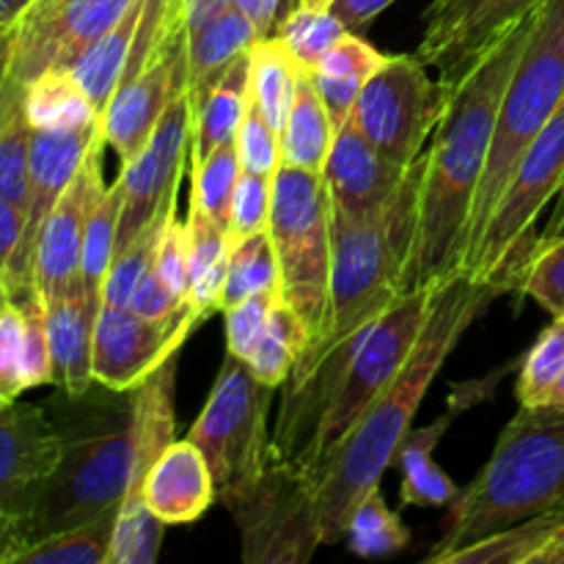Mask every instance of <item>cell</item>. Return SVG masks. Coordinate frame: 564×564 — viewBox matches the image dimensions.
Masks as SVG:
<instances>
[{
	"mask_svg": "<svg viewBox=\"0 0 564 564\" xmlns=\"http://www.w3.org/2000/svg\"><path fill=\"white\" fill-rule=\"evenodd\" d=\"M273 391V386L262 383L246 361L226 352L207 405L187 433L207 455L218 501L242 494L262 477L273 444L268 433Z\"/></svg>",
	"mask_w": 564,
	"mask_h": 564,
	"instance_id": "8",
	"label": "cell"
},
{
	"mask_svg": "<svg viewBox=\"0 0 564 564\" xmlns=\"http://www.w3.org/2000/svg\"><path fill=\"white\" fill-rule=\"evenodd\" d=\"M345 540L352 554L358 556H389L408 549L411 532L400 521V516L386 507L383 496L375 488L364 496L361 505L352 512Z\"/></svg>",
	"mask_w": 564,
	"mask_h": 564,
	"instance_id": "40",
	"label": "cell"
},
{
	"mask_svg": "<svg viewBox=\"0 0 564 564\" xmlns=\"http://www.w3.org/2000/svg\"><path fill=\"white\" fill-rule=\"evenodd\" d=\"M44 411L66 438L61 466L33 499L31 512L0 562L14 564L25 545L55 532L86 527L119 510L132 479V391L94 383L83 394L58 389Z\"/></svg>",
	"mask_w": 564,
	"mask_h": 564,
	"instance_id": "3",
	"label": "cell"
},
{
	"mask_svg": "<svg viewBox=\"0 0 564 564\" xmlns=\"http://www.w3.org/2000/svg\"><path fill=\"white\" fill-rule=\"evenodd\" d=\"M25 237V215L11 204L0 202V275L9 273Z\"/></svg>",
	"mask_w": 564,
	"mask_h": 564,
	"instance_id": "50",
	"label": "cell"
},
{
	"mask_svg": "<svg viewBox=\"0 0 564 564\" xmlns=\"http://www.w3.org/2000/svg\"><path fill=\"white\" fill-rule=\"evenodd\" d=\"M438 564H564V501L543 516L452 551Z\"/></svg>",
	"mask_w": 564,
	"mask_h": 564,
	"instance_id": "26",
	"label": "cell"
},
{
	"mask_svg": "<svg viewBox=\"0 0 564 564\" xmlns=\"http://www.w3.org/2000/svg\"><path fill=\"white\" fill-rule=\"evenodd\" d=\"M270 213H273V176H259L242 171L240 182H237L235 202H231V246L259 235V231H268Z\"/></svg>",
	"mask_w": 564,
	"mask_h": 564,
	"instance_id": "45",
	"label": "cell"
},
{
	"mask_svg": "<svg viewBox=\"0 0 564 564\" xmlns=\"http://www.w3.org/2000/svg\"><path fill=\"white\" fill-rule=\"evenodd\" d=\"M391 3H394V0H336V3L330 6V11L345 22L347 31H361V28H367L375 17L383 14Z\"/></svg>",
	"mask_w": 564,
	"mask_h": 564,
	"instance_id": "51",
	"label": "cell"
},
{
	"mask_svg": "<svg viewBox=\"0 0 564 564\" xmlns=\"http://www.w3.org/2000/svg\"><path fill=\"white\" fill-rule=\"evenodd\" d=\"M501 292H507L505 286L477 281L463 270L446 279L402 372L352 424L350 433L308 471L317 494L323 545L345 540L356 507L369 490L378 488L386 468L394 463L402 438L411 433L413 416L435 375L441 372L468 325Z\"/></svg>",
	"mask_w": 564,
	"mask_h": 564,
	"instance_id": "2",
	"label": "cell"
},
{
	"mask_svg": "<svg viewBox=\"0 0 564 564\" xmlns=\"http://www.w3.org/2000/svg\"><path fill=\"white\" fill-rule=\"evenodd\" d=\"M562 501L564 411L521 405L482 471L446 507L441 538L424 562L438 564L452 551L543 516Z\"/></svg>",
	"mask_w": 564,
	"mask_h": 564,
	"instance_id": "4",
	"label": "cell"
},
{
	"mask_svg": "<svg viewBox=\"0 0 564 564\" xmlns=\"http://www.w3.org/2000/svg\"><path fill=\"white\" fill-rule=\"evenodd\" d=\"M545 408H562V411H564V375H562L560 383H556L554 394H551L549 405H545Z\"/></svg>",
	"mask_w": 564,
	"mask_h": 564,
	"instance_id": "55",
	"label": "cell"
},
{
	"mask_svg": "<svg viewBox=\"0 0 564 564\" xmlns=\"http://www.w3.org/2000/svg\"><path fill=\"white\" fill-rule=\"evenodd\" d=\"M301 66L292 58L286 44L279 36L257 39L251 47V97L268 116L273 130H284L286 116H290L292 102L297 94V80H301Z\"/></svg>",
	"mask_w": 564,
	"mask_h": 564,
	"instance_id": "33",
	"label": "cell"
},
{
	"mask_svg": "<svg viewBox=\"0 0 564 564\" xmlns=\"http://www.w3.org/2000/svg\"><path fill=\"white\" fill-rule=\"evenodd\" d=\"M235 143L242 171L259 176H275L281 165V138L253 97L248 99L246 116L237 127Z\"/></svg>",
	"mask_w": 564,
	"mask_h": 564,
	"instance_id": "44",
	"label": "cell"
},
{
	"mask_svg": "<svg viewBox=\"0 0 564 564\" xmlns=\"http://www.w3.org/2000/svg\"><path fill=\"white\" fill-rule=\"evenodd\" d=\"M135 0H33L3 42L0 80L31 86L53 69H69Z\"/></svg>",
	"mask_w": 564,
	"mask_h": 564,
	"instance_id": "13",
	"label": "cell"
},
{
	"mask_svg": "<svg viewBox=\"0 0 564 564\" xmlns=\"http://www.w3.org/2000/svg\"><path fill=\"white\" fill-rule=\"evenodd\" d=\"M119 510L105 512L86 527L55 532L50 538L25 545L14 564H110V543Z\"/></svg>",
	"mask_w": 564,
	"mask_h": 564,
	"instance_id": "35",
	"label": "cell"
},
{
	"mask_svg": "<svg viewBox=\"0 0 564 564\" xmlns=\"http://www.w3.org/2000/svg\"><path fill=\"white\" fill-rule=\"evenodd\" d=\"M66 438L47 411L0 400V551L20 534L44 479L55 474Z\"/></svg>",
	"mask_w": 564,
	"mask_h": 564,
	"instance_id": "14",
	"label": "cell"
},
{
	"mask_svg": "<svg viewBox=\"0 0 564 564\" xmlns=\"http://www.w3.org/2000/svg\"><path fill=\"white\" fill-rule=\"evenodd\" d=\"M174 213L176 204L163 215V218L149 224L124 251L116 253L113 264H110L108 275H105L102 306H130L138 281H141L143 275H147V270L158 262L160 240H163L165 224H169V218Z\"/></svg>",
	"mask_w": 564,
	"mask_h": 564,
	"instance_id": "42",
	"label": "cell"
},
{
	"mask_svg": "<svg viewBox=\"0 0 564 564\" xmlns=\"http://www.w3.org/2000/svg\"><path fill=\"white\" fill-rule=\"evenodd\" d=\"M196 325L202 317L193 308L174 323H152L130 306H102L94 328V380L113 391H132L171 352L182 350Z\"/></svg>",
	"mask_w": 564,
	"mask_h": 564,
	"instance_id": "18",
	"label": "cell"
},
{
	"mask_svg": "<svg viewBox=\"0 0 564 564\" xmlns=\"http://www.w3.org/2000/svg\"><path fill=\"white\" fill-rule=\"evenodd\" d=\"M297 6H306V9H330L336 0H295Z\"/></svg>",
	"mask_w": 564,
	"mask_h": 564,
	"instance_id": "56",
	"label": "cell"
},
{
	"mask_svg": "<svg viewBox=\"0 0 564 564\" xmlns=\"http://www.w3.org/2000/svg\"><path fill=\"white\" fill-rule=\"evenodd\" d=\"M143 3H147V0H135V3L127 9V14L69 66L75 80L80 83V86L86 88L88 97H91L99 116L105 113L108 102L113 99L116 88H119L121 83V75H124L127 69L132 44H135L138 25H141Z\"/></svg>",
	"mask_w": 564,
	"mask_h": 564,
	"instance_id": "31",
	"label": "cell"
},
{
	"mask_svg": "<svg viewBox=\"0 0 564 564\" xmlns=\"http://www.w3.org/2000/svg\"><path fill=\"white\" fill-rule=\"evenodd\" d=\"M564 375V317H554V323L540 334L532 350L521 358V375H518V402L523 408H545L556 383Z\"/></svg>",
	"mask_w": 564,
	"mask_h": 564,
	"instance_id": "41",
	"label": "cell"
},
{
	"mask_svg": "<svg viewBox=\"0 0 564 564\" xmlns=\"http://www.w3.org/2000/svg\"><path fill=\"white\" fill-rule=\"evenodd\" d=\"M182 91H187V31L180 14L163 47L135 75L121 77L102 113L105 143L113 147L121 165L147 147L169 105Z\"/></svg>",
	"mask_w": 564,
	"mask_h": 564,
	"instance_id": "17",
	"label": "cell"
},
{
	"mask_svg": "<svg viewBox=\"0 0 564 564\" xmlns=\"http://www.w3.org/2000/svg\"><path fill=\"white\" fill-rule=\"evenodd\" d=\"M532 17L501 36L457 86L444 88V113L424 152L422 209L413 284H441L463 270L474 202L496 135L501 99L527 47Z\"/></svg>",
	"mask_w": 564,
	"mask_h": 564,
	"instance_id": "1",
	"label": "cell"
},
{
	"mask_svg": "<svg viewBox=\"0 0 564 564\" xmlns=\"http://www.w3.org/2000/svg\"><path fill=\"white\" fill-rule=\"evenodd\" d=\"M518 292L534 297L551 317H564V235L540 237L523 264Z\"/></svg>",
	"mask_w": 564,
	"mask_h": 564,
	"instance_id": "43",
	"label": "cell"
},
{
	"mask_svg": "<svg viewBox=\"0 0 564 564\" xmlns=\"http://www.w3.org/2000/svg\"><path fill=\"white\" fill-rule=\"evenodd\" d=\"M130 308L141 317L152 319V323H174V319L185 317L191 312V303L182 301L174 290H171L169 281L160 275V270L149 268L147 275L138 281L135 292H132Z\"/></svg>",
	"mask_w": 564,
	"mask_h": 564,
	"instance_id": "49",
	"label": "cell"
},
{
	"mask_svg": "<svg viewBox=\"0 0 564 564\" xmlns=\"http://www.w3.org/2000/svg\"><path fill=\"white\" fill-rule=\"evenodd\" d=\"M411 165H400L386 158L367 135L347 119L336 130L323 176L328 182L334 213L347 218H369L389 207L391 198L405 182Z\"/></svg>",
	"mask_w": 564,
	"mask_h": 564,
	"instance_id": "22",
	"label": "cell"
},
{
	"mask_svg": "<svg viewBox=\"0 0 564 564\" xmlns=\"http://www.w3.org/2000/svg\"><path fill=\"white\" fill-rule=\"evenodd\" d=\"M308 341H312V334L303 325V319L279 297L246 364L262 383L279 389L281 383L290 380L292 369L306 352Z\"/></svg>",
	"mask_w": 564,
	"mask_h": 564,
	"instance_id": "34",
	"label": "cell"
},
{
	"mask_svg": "<svg viewBox=\"0 0 564 564\" xmlns=\"http://www.w3.org/2000/svg\"><path fill=\"white\" fill-rule=\"evenodd\" d=\"M347 25L330 9H306L297 6L281 17L273 36H279L303 72H314L319 61L341 42Z\"/></svg>",
	"mask_w": 564,
	"mask_h": 564,
	"instance_id": "38",
	"label": "cell"
},
{
	"mask_svg": "<svg viewBox=\"0 0 564 564\" xmlns=\"http://www.w3.org/2000/svg\"><path fill=\"white\" fill-rule=\"evenodd\" d=\"M187 31V97L191 105H202L209 88L224 77V72L253 47L259 39L257 25L237 6Z\"/></svg>",
	"mask_w": 564,
	"mask_h": 564,
	"instance_id": "25",
	"label": "cell"
},
{
	"mask_svg": "<svg viewBox=\"0 0 564 564\" xmlns=\"http://www.w3.org/2000/svg\"><path fill=\"white\" fill-rule=\"evenodd\" d=\"M33 0H0V33L11 31Z\"/></svg>",
	"mask_w": 564,
	"mask_h": 564,
	"instance_id": "53",
	"label": "cell"
},
{
	"mask_svg": "<svg viewBox=\"0 0 564 564\" xmlns=\"http://www.w3.org/2000/svg\"><path fill=\"white\" fill-rule=\"evenodd\" d=\"M268 290H281L279 257H275L270 229L231 246L229 275H226L224 295H220V312L257 295V292Z\"/></svg>",
	"mask_w": 564,
	"mask_h": 564,
	"instance_id": "37",
	"label": "cell"
},
{
	"mask_svg": "<svg viewBox=\"0 0 564 564\" xmlns=\"http://www.w3.org/2000/svg\"><path fill=\"white\" fill-rule=\"evenodd\" d=\"M121 209H124V185L116 180L102 193L99 204L88 218L86 237H83V259H80V284L91 301L102 306V284L110 264L116 257V240H119Z\"/></svg>",
	"mask_w": 564,
	"mask_h": 564,
	"instance_id": "36",
	"label": "cell"
},
{
	"mask_svg": "<svg viewBox=\"0 0 564 564\" xmlns=\"http://www.w3.org/2000/svg\"><path fill=\"white\" fill-rule=\"evenodd\" d=\"M220 505L237 521L248 564H303L323 545L314 479L292 460L270 455L262 477Z\"/></svg>",
	"mask_w": 564,
	"mask_h": 564,
	"instance_id": "10",
	"label": "cell"
},
{
	"mask_svg": "<svg viewBox=\"0 0 564 564\" xmlns=\"http://www.w3.org/2000/svg\"><path fill=\"white\" fill-rule=\"evenodd\" d=\"M562 224H564V185H562L560 196H556V202H554V209H551V218H549V224H545L543 235H540V237H554L556 231L562 229Z\"/></svg>",
	"mask_w": 564,
	"mask_h": 564,
	"instance_id": "54",
	"label": "cell"
},
{
	"mask_svg": "<svg viewBox=\"0 0 564 564\" xmlns=\"http://www.w3.org/2000/svg\"><path fill=\"white\" fill-rule=\"evenodd\" d=\"M386 58L389 55H383L372 44L364 42L361 36H356V31H347L341 42L319 61L317 69L308 72L319 99H323L330 119H334L336 130L350 119L364 86L386 64Z\"/></svg>",
	"mask_w": 564,
	"mask_h": 564,
	"instance_id": "28",
	"label": "cell"
},
{
	"mask_svg": "<svg viewBox=\"0 0 564 564\" xmlns=\"http://www.w3.org/2000/svg\"><path fill=\"white\" fill-rule=\"evenodd\" d=\"M22 334H25V312L20 301L3 295V312H0V400H17L20 397V350Z\"/></svg>",
	"mask_w": 564,
	"mask_h": 564,
	"instance_id": "47",
	"label": "cell"
},
{
	"mask_svg": "<svg viewBox=\"0 0 564 564\" xmlns=\"http://www.w3.org/2000/svg\"><path fill=\"white\" fill-rule=\"evenodd\" d=\"M518 364H521V358H518V361L505 364V367H499L496 372L485 375V378L468 380V383L455 386L449 402H446L444 416L433 419V422L424 424V427H419V430L411 427V433L402 438L400 449H397V457H394V463L400 466V474H402V490H400L402 505L405 507H449L452 501L460 496V488L452 482L449 474H446L444 468L433 460L435 446L441 444L444 433L452 427V422H455L463 411H468V408H474L477 402L494 397L499 380L505 378L512 367H518Z\"/></svg>",
	"mask_w": 564,
	"mask_h": 564,
	"instance_id": "21",
	"label": "cell"
},
{
	"mask_svg": "<svg viewBox=\"0 0 564 564\" xmlns=\"http://www.w3.org/2000/svg\"><path fill=\"white\" fill-rule=\"evenodd\" d=\"M279 297L281 290L257 292V295L226 308V352L229 356L240 358V361L251 358L253 347H257L259 336H262L270 312H273Z\"/></svg>",
	"mask_w": 564,
	"mask_h": 564,
	"instance_id": "46",
	"label": "cell"
},
{
	"mask_svg": "<svg viewBox=\"0 0 564 564\" xmlns=\"http://www.w3.org/2000/svg\"><path fill=\"white\" fill-rule=\"evenodd\" d=\"M154 268L182 301L191 303V240H187V226L176 220V213L165 224Z\"/></svg>",
	"mask_w": 564,
	"mask_h": 564,
	"instance_id": "48",
	"label": "cell"
},
{
	"mask_svg": "<svg viewBox=\"0 0 564 564\" xmlns=\"http://www.w3.org/2000/svg\"><path fill=\"white\" fill-rule=\"evenodd\" d=\"M191 141L193 105L187 91H182L169 105L147 147L130 163L121 165L119 180L124 185V209H121L116 253L124 251L149 224L163 218L174 207L182 169L191 154Z\"/></svg>",
	"mask_w": 564,
	"mask_h": 564,
	"instance_id": "16",
	"label": "cell"
},
{
	"mask_svg": "<svg viewBox=\"0 0 564 564\" xmlns=\"http://www.w3.org/2000/svg\"><path fill=\"white\" fill-rule=\"evenodd\" d=\"M564 102V0H545L532 14L527 47L510 77L499 119H496L494 147L485 165L482 185L474 202L468 226L466 257L482 237L496 204L505 196L512 171L523 152L532 147L551 116ZM466 262V259H463Z\"/></svg>",
	"mask_w": 564,
	"mask_h": 564,
	"instance_id": "5",
	"label": "cell"
},
{
	"mask_svg": "<svg viewBox=\"0 0 564 564\" xmlns=\"http://www.w3.org/2000/svg\"><path fill=\"white\" fill-rule=\"evenodd\" d=\"M270 237L279 257L281 301L303 319L314 341L328 319L334 264V204L323 174L279 165Z\"/></svg>",
	"mask_w": 564,
	"mask_h": 564,
	"instance_id": "6",
	"label": "cell"
},
{
	"mask_svg": "<svg viewBox=\"0 0 564 564\" xmlns=\"http://www.w3.org/2000/svg\"><path fill=\"white\" fill-rule=\"evenodd\" d=\"M180 350L171 352L141 386L132 389V479L119 507L110 543V564H152L160 554L165 523L143 501V479L158 457L174 444V380Z\"/></svg>",
	"mask_w": 564,
	"mask_h": 564,
	"instance_id": "11",
	"label": "cell"
},
{
	"mask_svg": "<svg viewBox=\"0 0 564 564\" xmlns=\"http://www.w3.org/2000/svg\"><path fill=\"white\" fill-rule=\"evenodd\" d=\"M25 113L33 130H80L102 121L86 88L69 69L44 72L25 86Z\"/></svg>",
	"mask_w": 564,
	"mask_h": 564,
	"instance_id": "32",
	"label": "cell"
},
{
	"mask_svg": "<svg viewBox=\"0 0 564 564\" xmlns=\"http://www.w3.org/2000/svg\"><path fill=\"white\" fill-rule=\"evenodd\" d=\"M251 99V50L242 53L218 83L209 88L202 105L193 108L191 165L204 163L224 143L235 141L237 127Z\"/></svg>",
	"mask_w": 564,
	"mask_h": 564,
	"instance_id": "27",
	"label": "cell"
},
{
	"mask_svg": "<svg viewBox=\"0 0 564 564\" xmlns=\"http://www.w3.org/2000/svg\"><path fill=\"white\" fill-rule=\"evenodd\" d=\"M545 0H433L424 14L419 58L452 88L501 36L521 25Z\"/></svg>",
	"mask_w": 564,
	"mask_h": 564,
	"instance_id": "15",
	"label": "cell"
},
{
	"mask_svg": "<svg viewBox=\"0 0 564 564\" xmlns=\"http://www.w3.org/2000/svg\"><path fill=\"white\" fill-rule=\"evenodd\" d=\"M47 308L50 345L55 358V383L58 389L83 394L91 389L94 380V328H97L99 303L88 297L83 284L77 281L64 297L44 301Z\"/></svg>",
	"mask_w": 564,
	"mask_h": 564,
	"instance_id": "24",
	"label": "cell"
},
{
	"mask_svg": "<svg viewBox=\"0 0 564 564\" xmlns=\"http://www.w3.org/2000/svg\"><path fill=\"white\" fill-rule=\"evenodd\" d=\"M33 127L25 113V86L3 80L0 88V202L28 215L31 204Z\"/></svg>",
	"mask_w": 564,
	"mask_h": 564,
	"instance_id": "29",
	"label": "cell"
},
{
	"mask_svg": "<svg viewBox=\"0 0 564 564\" xmlns=\"http://www.w3.org/2000/svg\"><path fill=\"white\" fill-rule=\"evenodd\" d=\"M215 499L213 468L191 438L174 441L143 479V501L165 527L198 521Z\"/></svg>",
	"mask_w": 564,
	"mask_h": 564,
	"instance_id": "23",
	"label": "cell"
},
{
	"mask_svg": "<svg viewBox=\"0 0 564 564\" xmlns=\"http://www.w3.org/2000/svg\"><path fill=\"white\" fill-rule=\"evenodd\" d=\"M564 185V102L549 124L540 130L532 147L507 182L505 196L496 204L477 246L468 251L463 273L490 281L505 290H518L523 264L538 246L534 237L540 213L560 196Z\"/></svg>",
	"mask_w": 564,
	"mask_h": 564,
	"instance_id": "7",
	"label": "cell"
},
{
	"mask_svg": "<svg viewBox=\"0 0 564 564\" xmlns=\"http://www.w3.org/2000/svg\"><path fill=\"white\" fill-rule=\"evenodd\" d=\"M441 284H424L400 295L380 314L378 323L364 334L345 375H341L339 389H336L334 400L325 411L317 438H314L312 449L297 466L312 471L350 433L352 424L367 413V408L389 389L391 380L402 372L419 336H422L424 325H427Z\"/></svg>",
	"mask_w": 564,
	"mask_h": 564,
	"instance_id": "9",
	"label": "cell"
},
{
	"mask_svg": "<svg viewBox=\"0 0 564 564\" xmlns=\"http://www.w3.org/2000/svg\"><path fill=\"white\" fill-rule=\"evenodd\" d=\"M105 147L108 143L99 132L72 185L66 187L50 218L44 220L36 248V270H33V281H36L42 301L64 297L80 281L83 237H86L88 218L102 193L108 191L102 176Z\"/></svg>",
	"mask_w": 564,
	"mask_h": 564,
	"instance_id": "20",
	"label": "cell"
},
{
	"mask_svg": "<svg viewBox=\"0 0 564 564\" xmlns=\"http://www.w3.org/2000/svg\"><path fill=\"white\" fill-rule=\"evenodd\" d=\"M99 132H102V121L80 127V130H33L31 204H28L25 215V237H22L14 268L0 275L3 295H20V292L36 286L33 270H36V248L44 220L50 218L58 198L72 185Z\"/></svg>",
	"mask_w": 564,
	"mask_h": 564,
	"instance_id": "19",
	"label": "cell"
},
{
	"mask_svg": "<svg viewBox=\"0 0 564 564\" xmlns=\"http://www.w3.org/2000/svg\"><path fill=\"white\" fill-rule=\"evenodd\" d=\"M193 187L191 202L198 204L220 229L229 231L231 202H235L237 182H240L242 165L237 154V143L229 141L215 149L204 163L191 165Z\"/></svg>",
	"mask_w": 564,
	"mask_h": 564,
	"instance_id": "39",
	"label": "cell"
},
{
	"mask_svg": "<svg viewBox=\"0 0 564 564\" xmlns=\"http://www.w3.org/2000/svg\"><path fill=\"white\" fill-rule=\"evenodd\" d=\"M560 235H564V224H562V229H560V231H556V235H554V237H560Z\"/></svg>",
	"mask_w": 564,
	"mask_h": 564,
	"instance_id": "57",
	"label": "cell"
},
{
	"mask_svg": "<svg viewBox=\"0 0 564 564\" xmlns=\"http://www.w3.org/2000/svg\"><path fill=\"white\" fill-rule=\"evenodd\" d=\"M235 6L257 25L259 39L273 36L275 25H279L281 0H235Z\"/></svg>",
	"mask_w": 564,
	"mask_h": 564,
	"instance_id": "52",
	"label": "cell"
},
{
	"mask_svg": "<svg viewBox=\"0 0 564 564\" xmlns=\"http://www.w3.org/2000/svg\"><path fill=\"white\" fill-rule=\"evenodd\" d=\"M419 55H389L364 86L350 119L394 163L411 165L427 149L444 113V88Z\"/></svg>",
	"mask_w": 564,
	"mask_h": 564,
	"instance_id": "12",
	"label": "cell"
},
{
	"mask_svg": "<svg viewBox=\"0 0 564 564\" xmlns=\"http://www.w3.org/2000/svg\"><path fill=\"white\" fill-rule=\"evenodd\" d=\"M279 138L281 163L323 174L330 147H334L336 124L330 119L328 108L323 105V99H319L308 72H301L295 102H292V110L286 116V124Z\"/></svg>",
	"mask_w": 564,
	"mask_h": 564,
	"instance_id": "30",
	"label": "cell"
}]
</instances>
